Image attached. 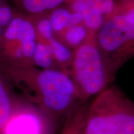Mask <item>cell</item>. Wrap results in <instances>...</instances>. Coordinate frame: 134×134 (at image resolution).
I'll return each instance as SVG.
<instances>
[{"mask_svg": "<svg viewBox=\"0 0 134 134\" xmlns=\"http://www.w3.org/2000/svg\"><path fill=\"white\" fill-rule=\"evenodd\" d=\"M11 70L27 96L50 116L68 114L78 100L76 85L62 70H38L34 66Z\"/></svg>", "mask_w": 134, "mask_h": 134, "instance_id": "obj_1", "label": "cell"}, {"mask_svg": "<svg viewBox=\"0 0 134 134\" xmlns=\"http://www.w3.org/2000/svg\"><path fill=\"white\" fill-rule=\"evenodd\" d=\"M80 134H134V103L108 86L87 108Z\"/></svg>", "mask_w": 134, "mask_h": 134, "instance_id": "obj_2", "label": "cell"}, {"mask_svg": "<svg viewBox=\"0 0 134 134\" xmlns=\"http://www.w3.org/2000/svg\"><path fill=\"white\" fill-rule=\"evenodd\" d=\"M96 34L89 31L86 40L73 50L70 76L76 85L79 101L97 96L114 80L104 62Z\"/></svg>", "mask_w": 134, "mask_h": 134, "instance_id": "obj_3", "label": "cell"}, {"mask_svg": "<svg viewBox=\"0 0 134 134\" xmlns=\"http://www.w3.org/2000/svg\"><path fill=\"white\" fill-rule=\"evenodd\" d=\"M96 39L114 80L118 70L134 57V19L122 14L109 16L96 32Z\"/></svg>", "mask_w": 134, "mask_h": 134, "instance_id": "obj_4", "label": "cell"}, {"mask_svg": "<svg viewBox=\"0 0 134 134\" xmlns=\"http://www.w3.org/2000/svg\"><path fill=\"white\" fill-rule=\"evenodd\" d=\"M51 117L41 108L23 105L16 112L13 110L4 134H51Z\"/></svg>", "mask_w": 134, "mask_h": 134, "instance_id": "obj_5", "label": "cell"}, {"mask_svg": "<svg viewBox=\"0 0 134 134\" xmlns=\"http://www.w3.org/2000/svg\"><path fill=\"white\" fill-rule=\"evenodd\" d=\"M116 0H66L71 12L79 13L88 31L97 32L113 13Z\"/></svg>", "mask_w": 134, "mask_h": 134, "instance_id": "obj_6", "label": "cell"}, {"mask_svg": "<svg viewBox=\"0 0 134 134\" xmlns=\"http://www.w3.org/2000/svg\"><path fill=\"white\" fill-rule=\"evenodd\" d=\"M15 6L25 14L36 16L59 7L66 0H13Z\"/></svg>", "mask_w": 134, "mask_h": 134, "instance_id": "obj_7", "label": "cell"}, {"mask_svg": "<svg viewBox=\"0 0 134 134\" xmlns=\"http://www.w3.org/2000/svg\"><path fill=\"white\" fill-rule=\"evenodd\" d=\"M48 43L57 69L62 70L70 75L73 50L55 37L50 40Z\"/></svg>", "mask_w": 134, "mask_h": 134, "instance_id": "obj_8", "label": "cell"}, {"mask_svg": "<svg viewBox=\"0 0 134 134\" xmlns=\"http://www.w3.org/2000/svg\"><path fill=\"white\" fill-rule=\"evenodd\" d=\"M89 31L83 24L70 26L57 37V39L64 43L72 50L79 47L88 36Z\"/></svg>", "mask_w": 134, "mask_h": 134, "instance_id": "obj_9", "label": "cell"}, {"mask_svg": "<svg viewBox=\"0 0 134 134\" xmlns=\"http://www.w3.org/2000/svg\"><path fill=\"white\" fill-rule=\"evenodd\" d=\"M86 115V109L82 106L75 107L68 114L64 129L61 134H80Z\"/></svg>", "mask_w": 134, "mask_h": 134, "instance_id": "obj_10", "label": "cell"}, {"mask_svg": "<svg viewBox=\"0 0 134 134\" xmlns=\"http://www.w3.org/2000/svg\"><path fill=\"white\" fill-rule=\"evenodd\" d=\"M34 63L42 69H57L48 43L37 41Z\"/></svg>", "mask_w": 134, "mask_h": 134, "instance_id": "obj_11", "label": "cell"}, {"mask_svg": "<svg viewBox=\"0 0 134 134\" xmlns=\"http://www.w3.org/2000/svg\"><path fill=\"white\" fill-rule=\"evenodd\" d=\"M71 12L65 8H57L52 11L49 19L51 23L53 34L59 36L70 26Z\"/></svg>", "mask_w": 134, "mask_h": 134, "instance_id": "obj_12", "label": "cell"}, {"mask_svg": "<svg viewBox=\"0 0 134 134\" xmlns=\"http://www.w3.org/2000/svg\"><path fill=\"white\" fill-rule=\"evenodd\" d=\"M13 110L10 98L0 77V133L7 125Z\"/></svg>", "mask_w": 134, "mask_h": 134, "instance_id": "obj_13", "label": "cell"}, {"mask_svg": "<svg viewBox=\"0 0 134 134\" xmlns=\"http://www.w3.org/2000/svg\"><path fill=\"white\" fill-rule=\"evenodd\" d=\"M36 28L37 38H41V40H37L48 43L50 40L55 38L54 34L52 27L49 18H43L39 20L37 24Z\"/></svg>", "mask_w": 134, "mask_h": 134, "instance_id": "obj_14", "label": "cell"}, {"mask_svg": "<svg viewBox=\"0 0 134 134\" xmlns=\"http://www.w3.org/2000/svg\"><path fill=\"white\" fill-rule=\"evenodd\" d=\"M24 21V18L22 17H16L13 19L5 32L4 39L7 41L19 40L20 31Z\"/></svg>", "mask_w": 134, "mask_h": 134, "instance_id": "obj_15", "label": "cell"}, {"mask_svg": "<svg viewBox=\"0 0 134 134\" xmlns=\"http://www.w3.org/2000/svg\"><path fill=\"white\" fill-rule=\"evenodd\" d=\"M116 14L125 15L134 19V0H116L110 16Z\"/></svg>", "mask_w": 134, "mask_h": 134, "instance_id": "obj_16", "label": "cell"}, {"mask_svg": "<svg viewBox=\"0 0 134 134\" xmlns=\"http://www.w3.org/2000/svg\"><path fill=\"white\" fill-rule=\"evenodd\" d=\"M13 20V13L11 9L8 6L0 8V26H8Z\"/></svg>", "mask_w": 134, "mask_h": 134, "instance_id": "obj_17", "label": "cell"}, {"mask_svg": "<svg viewBox=\"0 0 134 134\" xmlns=\"http://www.w3.org/2000/svg\"><path fill=\"white\" fill-rule=\"evenodd\" d=\"M1 35H2V29H1V26H0V37H1Z\"/></svg>", "mask_w": 134, "mask_h": 134, "instance_id": "obj_18", "label": "cell"}, {"mask_svg": "<svg viewBox=\"0 0 134 134\" xmlns=\"http://www.w3.org/2000/svg\"><path fill=\"white\" fill-rule=\"evenodd\" d=\"M1 5H2V0H0V8L1 7Z\"/></svg>", "mask_w": 134, "mask_h": 134, "instance_id": "obj_19", "label": "cell"}]
</instances>
